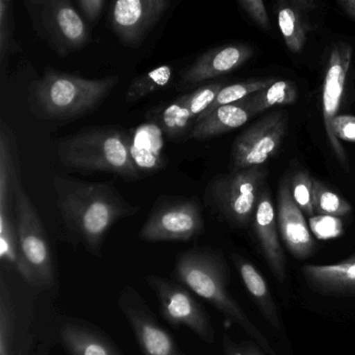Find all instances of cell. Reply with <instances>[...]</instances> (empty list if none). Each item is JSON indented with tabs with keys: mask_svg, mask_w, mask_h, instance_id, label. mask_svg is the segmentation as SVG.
<instances>
[{
	"mask_svg": "<svg viewBox=\"0 0 355 355\" xmlns=\"http://www.w3.org/2000/svg\"><path fill=\"white\" fill-rule=\"evenodd\" d=\"M58 209L66 227L78 236L89 252L101 257L110 228L138 213L111 182H91L55 176Z\"/></svg>",
	"mask_w": 355,
	"mask_h": 355,
	"instance_id": "1",
	"label": "cell"
},
{
	"mask_svg": "<svg viewBox=\"0 0 355 355\" xmlns=\"http://www.w3.org/2000/svg\"><path fill=\"white\" fill-rule=\"evenodd\" d=\"M173 275L176 282L213 305L228 322L240 326L266 354L280 355L228 291L230 268L220 251L211 248L182 251L176 257Z\"/></svg>",
	"mask_w": 355,
	"mask_h": 355,
	"instance_id": "2",
	"label": "cell"
},
{
	"mask_svg": "<svg viewBox=\"0 0 355 355\" xmlns=\"http://www.w3.org/2000/svg\"><path fill=\"white\" fill-rule=\"evenodd\" d=\"M119 83L117 76L88 80L57 70H47L33 83L28 95L31 110L46 120L76 119L98 107Z\"/></svg>",
	"mask_w": 355,
	"mask_h": 355,
	"instance_id": "3",
	"label": "cell"
},
{
	"mask_svg": "<svg viewBox=\"0 0 355 355\" xmlns=\"http://www.w3.org/2000/svg\"><path fill=\"white\" fill-rule=\"evenodd\" d=\"M58 155L72 169L111 172L128 180L141 178L132 159V141L115 128L80 130L60 142Z\"/></svg>",
	"mask_w": 355,
	"mask_h": 355,
	"instance_id": "4",
	"label": "cell"
},
{
	"mask_svg": "<svg viewBox=\"0 0 355 355\" xmlns=\"http://www.w3.org/2000/svg\"><path fill=\"white\" fill-rule=\"evenodd\" d=\"M14 213L22 259L20 275L34 288H49L55 279L51 245L42 220L22 186L19 167L13 178Z\"/></svg>",
	"mask_w": 355,
	"mask_h": 355,
	"instance_id": "5",
	"label": "cell"
},
{
	"mask_svg": "<svg viewBox=\"0 0 355 355\" xmlns=\"http://www.w3.org/2000/svg\"><path fill=\"white\" fill-rule=\"evenodd\" d=\"M26 7L36 32L58 55L66 57L88 43V26L69 0H28Z\"/></svg>",
	"mask_w": 355,
	"mask_h": 355,
	"instance_id": "6",
	"label": "cell"
},
{
	"mask_svg": "<svg viewBox=\"0 0 355 355\" xmlns=\"http://www.w3.org/2000/svg\"><path fill=\"white\" fill-rule=\"evenodd\" d=\"M267 171L261 166L218 176L207 194L217 213L232 226L248 225L257 209Z\"/></svg>",
	"mask_w": 355,
	"mask_h": 355,
	"instance_id": "7",
	"label": "cell"
},
{
	"mask_svg": "<svg viewBox=\"0 0 355 355\" xmlns=\"http://www.w3.org/2000/svg\"><path fill=\"white\" fill-rule=\"evenodd\" d=\"M205 230L202 209L196 198L163 197L157 199L141 227L144 242H188Z\"/></svg>",
	"mask_w": 355,
	"mask_h": 355,
	"instance_id": "8",
	"label": "cell"
},
{
	"mask_svg": "<svg viewBox=\"0 0 355 355\" xmlns=\"http://www.w3.org/2000/svg\"><path fill=\"white\" fill-rule=\"evenodd\" d=\"M147 286L155 292L159 313L173 328L186 327L207 344H213L216 332L205 307L194 293L176 280L159 275L145 277Z\"/></svg>",
	"mask_w": 355,
	"mask_h": 355,
	"instance_id": "9",
	"label": "cell"
},
{
	"mask_svg": "<svg viewBox=\"0 0 355 355\" xmlns=\"http://www.w3.org/2000/svg\"><path fill=\"white\" fill-rule=\"evenodd\" d=\"M286 111L272 112L247 128L234 141L232 171L263 166L282 146L288 126Z\"/></svg>",
	"mask_w": 355,
	"mask_h": 355,
	"instance_id": "10",
	"label": "cell"
},
{
	"mask_svg": "<svg viewBox=\"0 0 355 355\" xmlns=\"http://www.w3.org/2000/svg\"><path fill=\"white\" fill-rule=\"evenodd\" d=\"M118 306L128 320L144 355H187L173 336L159 323L157 315L140 293L125 286L118 298Z\"/></svg>",
	"mask_w": 355,
	"mask_h": 355,
	"instance_id": "11",
	"label": "cell"
},
{
	"mask_svg": "<svg viewBox=\"0 0 355 355\" xmlns=\"http://www.w3.org/2000/svg\"><path fill=\"white\" fill-rule=\"evenodd\" d=\"M169 7V0H118L111 8L112 28L124 45L138 47Z\"/></svg>",
	"mask_w": 355,
	"mask_h": 355,
	"instance_id": "12",
	"label": "cell"
},
{
	"mask_svg": "<svg viewBox=\"0 0 355 355\" xmlns=\"http://www.w3.org/2000/svg\"><path fill=\"white\" fill-rule=\"evenodd\" d=\"M353 49L347 43H338L332 47L328 60L327 69L323 84V119L326 134L330 146L334 149L344 167H348V159L344 147L340 140L332 132V122L336 117L340 103H342L344 89L346 86L347 76L352 62Z\"/></svg>",
	"mask_w": 355,
	"mask_h": 355,
	"instance_id": "13",
	"label": "cell"
},
{
	"mask_svg": "<svg viewBox=\"0 0 355 355\" xmlns=\"http://www.w3.org/2000/svg\"><path fill=\"white\" fill-rule=\"evenodd\" d=\"M252 55L253 49L242 43L209 49L180 72V86H195L226 76L244 65Z\"/></svg>",
	"mask_w": 355,
	"mask_h": 355,
	"instance_id": "14",
	"label": "cell"
},
{
	"mask_svg": "<svg viewBox=\"0 0 355 355\" xmlns=\"http://www.w3.org/2000/svg\"><path fill=\"white\" fill-rule=\"evenodd\" d=\"M277 224L282 241L293 257L306 259L315 253L313 234L286 182H282L278 191Z\"/></svg>",
	"mask_w": 355,
	"mask_h": 355,
	"instance_id": "15",
	"label": "cell"
},
{
	"mask_svg": "<svg viewBox=\"0 0 355 355\" xmlns=\"http://www.w3.org/2000/svg\"><path fill=\"white\" fill-rule=\"evenodd\" d=\"M277 220L272 199L261 193L254 214V230L268 267L278 282L286 277V261L277 232Z\"/></svg>",
	"mask_w": 355,
	"mask_h": 355,
	"instance_id": "16",
	"label": "cell"
},
{
	"mask_svg": "<svg viewBox=\"0 0 355 355\" xmlns=\"http://www.w3.org/2000/svg\"><path fill=\"white\" fill-rule=\"evenodd\" d=\"M59 332L69 355H123L105 332L82 320L68 318L60 326Z\"/></svg>",
	"mask_w": 355,
	"mask_h": 355,
	"instance_id": "17",
	"label": "cell"
},
{
	"mask_svg": "<svg viewBox=\"0 0 355 355\" xmlns=\"http://www.w3.org/2000/svg\"><path fill=\"white\" fill-rule=\"evenodd\" d=\"M302 275L309 288L327 294H355V257L330 265H305Z\"/></svg>",
	"mask_w": 355,
	"mask_h": 355,
	"instance_id": "18",
	"label": "cell"
},
{
	"mask_svg": "<svg viewBox=\"0 0 355 355\" xmlns=\"http://www.w3.org/2000/svg\"><path fill=\"white\" fill-rule=\"evenodd\" d=\"M251 117L242 101L223 105L209 115L198 118L191 130V138L201 140L226 134L244 125Z\"/></svg>",
	"mask_w": 355,
	"mask_h": 355,
	"instance_id": "19",
	"label": "cell"
},
{
	"mask_svg": "<svg viewBox=\"0 0 355 355\" xmlns=\"http://www.w3.org/2000/svg\"><path fill=\"white\" fill-rule=\"evenodd\" d=\"M232 259L245 288L257 303L261 315L274 328L280 329L282 324H280L277 307L263 276L259 273L253 263L241 255L232 254Z\"/></svg>",
	"mask_w": 355,
	"mask_h": 355,
	"instance_id": "20",
	"label": "cell"
},
{
	"mask_svg": "<svg viewBox=\"0 0 355 355\" xmlns=\"http://www.w3.org/2000/svg\"><path fill=\"white\" fill-rule=\"evenodd\" d=\"M20 347L17 315L5 272L0 278V355H26Z\"/></svg>",
	"mask_w": 355,
	"mask_h": 355,
	"instance_id": "21",
	"label": "cell"
},
{
	"mask_svg": "<svg viewBox=\"0 0 355 355\" xmlns=\"http://www.w3.org/2000/svg\"><path fill=\"white\" fill-rule=\"evenodd\" d=\"M296 87L290 80H276L272 86L243 99V103L257 116L270 107L293 105L297 101Z\"/></svg>",
	"mask_w": 355,
	"mask_h": 355,
	"instance_id": "22",
	"label": "cell"
},
{
	"mask_svg": "<svg viewBox=\"0 0 355 355\" xmlns=\"http://www.w3.org/2000/svg\"><path fill=\"white\" fill-rule=\"evenodd\" d=\"M151 116V119L171 138L182 136L192 124L194 125L184 96L178 97L165 107L153 110Z\"/></svg>",
	"mask_w": 355,
	"mask_h": 355,
	"instance_id": "23",
	"label": "cell"
},
{
	"mask_svg": "<svg viewBox=\"0 0 355 355\" xmlns=\"http://www.w3.org/2000/svg\"><path fill=\"white\" fill-rule=\"evenodd\" d=\"M296 8L282 6L277 14L278 26L284 37L286 47L294 53H299L306 42L307 26L301 16V10L296 3Z\"/></svg>",
	"mask_w": 355,
	"mask_h": 355,
	"instance_id": "24",
	"label": "cell"
},
{
	"mask_svg": "<svg viewBox=\"0 0 355 355\" xmlns=\"http://www.w3.org/2000/svg\"><path fill=\"white\" fill-rule=\"evenodd\" d=\"M173 70L170 65H161L146 73L137 76L128 89L126 103H132L141 101L151 93L165 88L171 82Z\"/></svg>",
	"mask_w": 355,
	"mask_h": 355,
	"instance_id": "25",
	"label": "cell"
},
{
	"mask_svg": "<svg viewBox=\"0 0 355 355\" xmlns=\"http://www.w3.org/2000/svg\"><path fill=\"white\" fill-rule=\"evenodd\" d=\"M276 82L275 78H261V80H249L245 82L236 83V84L230 85V86H224V88L220 91L218 96L216 97L213 105L200 116L209 115L211 112L217 110L218 107H223V105H232V103H238L243 101L246 97L259 92V91L267 89L268 87L272 86Z\"/></svg>",
	"mask_w": 355,
	"mask_h": 355,
	"instance_id": "26",
	"label": "cell"
},
{
	"mask_svg": "<svg viewBox=\"0 0 355 355\" xmlns=\"http://www.w3.org/2000/svg\"><path fill=\"white\" fill-rule=\"evenodd\" d=\"M313 205L318 215L342 217L350 213V203L318 180L313 182Z\"/></svg>",
	"mask_w": 355,
	"mask_h": 355,
	"instance_id": "27",
	"label": "cell"
},
{
	"mask_svg": "<svg viewBox=\"0 0 355 355\" xmlns=\"http://www.w3.org/2000/svg\"><path fill=\"white\" fill-rule=\"evenodd\" d=\"M224 88L221 83L205 85L189 94L182 95L186 101L187 107L190 111L193 120L196 121L215 101L220 91Z\"/></svg>",
	"mask_w": 355,
	"mask_h": 355,
	"instance_id": "28",
	"label": "cell"
},
{
	"mask_svg": "<svg viewBox=\"0 0 355 355\" xmlns=\"http://www.w3.org/2000/svg\"><path fill=\"white\" fill-rule=\"evenodd\" d=\"M313 182L305 171L297 172L291 180V192L299 209L309 218L315 216L313 205Z\"/></svg>",
	"mask_w": 355,
	"mask_h": 355,
	"instance_id": "29",
	"label": "cell"
},
{
	"mask_svg": "<svg viewBox=\"0 0 355 355\" xmlns=\"http://www.w3.org/2000/svg\"><path fill=\"white\" fill-rule=\"evenodd\" d=\"M309 230L318 240L327 241L338 238L344 232V225L338 217L317 215L309 218Z\"/></svg>",
	"mask_w": 355,
	"mask_h": 355,
	"instance_id": "30",
	"label": "cell"
},
{
	"mask_svg": "<svg viewBox=\"0 0 355 355\" xmlns=\"http://www.w3.org/2000/svg\"><path fill=\"white\" fill-rule=\"evenodd\" d=\"M13 47V13L12 3L0 0V62L3 63Z\"/></svg>",
	"mask_w": 355,
	"mask_h": 355,
	"instance_id": "31",
	"label": "cell"
},
{
	"mask_svg": "<svg viewBox=\"0 0 355 355\" xmlns=\"http://www.w3.org/2000/svg\"><path fill=\"white\" fill-rule=\"evenodd\" d=\"M224 355H263L261 348L253 342L236 343L227 334L222 338Z\"/></svg>",
	"mask_w": 355,
	"mask_h": 355,
	"instance_id": "32",
	"label": "cell"
},
{
	"mask_svg": "<svg viewBox=\"0 0 355 355\" xmlns=\"http://www.w3.org/2000/svg\"><path fill=\"white\" fill-rule=\"evenodd\" d=\"M238 3L257 26L263 30L270 28L269 16L261 0H240Z\"/></svg>",
	"mask_w": 355,
	"mask_h": 355,
	"instance_id": "33",
	"label": "cell"
},
{
	"mask_svg": "<svg viewBox=\"0 0 355 355\" xmlns=\"http://www.w3.org/2000/svg\"><path fill=\"white\" fill-rule=\"evenodd\" d=\"M332 132L338 140L355 142V116H336L332 122Z\"/></svg>",
	"mask_w": 355,
	"mask_h": 355,
	"instance_id": "34",
	"label": "cell"
},
{
	"mask_svg": "<svg viewBox=\"0 0 355 355\" xmlns=\"http://www.w3.org/2000/svg\"><path fill=\"white\" fill-rule=\"evenodd\" d=\"M78 9L89 21L94 22L101 17L107 1L105 0H78Z\"/></svg>",
	"mask_w": 355,
	"mask_h": 355,
	"instance_id": "35",
	"label": "cell"
},
{
	"mask_svg": "<svg viewBox=\"0 0 355 355\" xmlns=\"http://www.w3.org/2000/svg\"><path fill=\"white\" fill-rule=\"evenodd\" d=\"M338 5L349 16L355 19V0H342Z\"/></svg>",
	"mask_w": 355,
	"mask_h": 355,
	"instance_id": "36",
	"label": "cell"
}]
</instances>
